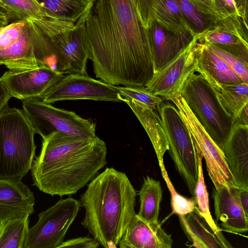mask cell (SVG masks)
Instances as JSON below:
<instances>
[{"mask_svg":"<svg viewBox=\"0 0 248 248\" xmlns=\"http://www.w3.org/2000/svg\"><path fill=\"white\" fill-rule=\"evenodd\" d=\"M85 4L90 9L95 0H79Z\"/></svg>","mask_w":248,"mask_h":248,"instance_id":"obj_42","label":"cell"},{"mask_svg":"<svg viewBox=\"0 0 248 248\" xmlns=\"http://www.w3.org/2000/svg\"><path fill=\"white\" fill-rule=\"evenodd\" d=\"M137 193L126 174L107 168L80 196L85 209L81 224L105 248H117L135 215Z\"/></svg>","mask_w":248,"mask_h":248,"instance_id":"obj_3","label":"cell"},{"mask_svg":"<svg viewBox=\"0 0 248 248\" xmlns=\"http://www.w3.org/2000/svg\"><path fill=\"white\" fill-rule=\"evenodd\" d=\"M52 17L72 24L84 15L89 8L79 0H37Z\"/></svg>","mask_w":248,"mask_h":248,"instance_id":"obj_27","label":"cell"},{"mask_svg":"<svg viewBox=\"0 0 248 248\" xmlns=\"http://www.w3.org/2000/svg\"><path fill=\"white\" fill-rule=\"evenodd\" d=\"M79 20L96 78L113 85L145 87L155 71L148 30L136 0H95Z\"/></svg>","mask_w":248,"mask_h":248,"instance_id":"obj_1","label":"cell"},{"mask_svg":"<svg viewBox=\"0 0 248 248\" xmlns=\"http://www.w3.org/2000/svg\"><path fill=\"white\" fill-rule=\"evenodd\" d=\"M120 95L128 100H135L147 105L153 109H157L163 99L143 87L118 86Z\"/></svg>","mask_w":248,"mask_h":248,"instance_id":"obj_33","label":"cell"},{"mask_svg":"<svg viewBox=\"0 0 248 248\" xmlns=\"http://www.w3.org/2000/svg\"><path fill=\"white\" fill-rule=\"evenodd\" d=\"M64 75L43 96L41 100L48 104L59 101L92 100L123 102L118 86L80 74Z\"/></svg>","mask_w":248,"mask_h":248,"instance_id":"obj_11","label":"cell"},{"mask_svg":"<svg viewBox=\"0 0 248 248\" xmlns=\"http://www.w3.org/2000/svg\"><path fill=\"white\" fill-rule=\"evenodd\" d=\"M157 110L168 140L170 156L194 197L198 177V161L191 134L176 106L162 102Z\"/></svg>","mask_w":248,"mask_h":248,"instance_id":"obj_6","label":"cell"},{"mask_svg":"<svg viewBox=\"0 0 248 248\" xmlns=\"http://www.w3.org/2000/svg\"><path fill=\"white\" fill-rule=\"evenodd\" d=\"M245 213L248 217V190L238 187H232Z\"/></svg>","mask_w":248,"mask_h":248,"instance_id":"obj_37","label":"cell"},{"mask_svg":"<svg viewBox=\"0 0 248 248\" xmlns=\"http://www.w3.org/2000/svg\"><path fill=\"white\" fill-rule=\"evenodd\" d=\"M232 188L222 186L213 189L216 219L221 221L222 226L228 232H245L248 230V217Z\"/></svg>","mask_w":248,"mask_h":248,"instance_id":"obj_19","label":"cell"},{"mask_svg":"<svg viewBox=\"0 0 248 248\" xmlns=\"http://www.w3.org/2000/svg\"><path fill=\"white\" fill-rule=\"evenodd\" d=\"M80 207L79 201L69 197L40 213L36 223L29 228L24 248H59Z\"/></svg>","mask_w":248,"mask_h":248,"instance_id":"obj_9","label":"cell"},{"mask_svg":"<svg viewBox=\"0 0 248 248\" xmlns=\"http://www.w3.org/2000/svg\"><path fill=\"white\" fill-rule=\"evenodd\" d=\"M0 10L7 14L9 18L13 17L17 18L13 10L2 0H0Z\"/></svg>","mask_w":248,"mask_h":248,"instance_id":"obj_39","label":"cell"},{"mask_svg":"<svg viewBox=\"0 0 248 248\" xmlns=\"http://www.w3.org/2000/svg\"><path fill=\"white\" fill-rule=\"evenodd\" d=\"M181 95L191 111L221 149L234 123L220 102L213 87L201 74L193 72Z\"/></svg>","mask_w":248,"mask_h":248,"instance_id":"obj_5","label":"cell"},{"mask_svg":"<svg viewBox=\"0 0 248 248\" xmlns=\"http://www.w3.org/2000/svg\"><path fill=\"white\" fill-rule=\"evenodd\" d=\"M196 152L198 161V177L194 196L196 206L212 228L216 232H221V230L215 222L210 211L208 194L205 185L202 167V157L198 151L196 150Z\"/></svg>","mask_w":248,"mask_h":248,"instance_id":"obj_29","label":"cell"},{"mask_svg":"<svg viewBox=\"0 0 248 248\" xmlns=\"http://www.w3.org/2000/svg\"><path fill=\"white\" fill-rule=\"evenodd\" d=\"M204 42L213 44L235 56L248 65V42L236 35L217 29L202 33Z\"/></svg>","mask_w":248,"mask_h":248,"instance_id":"obj_26","label":"cell"},{"mask_svg":"<svg viewBox=\"0 0 248 248\" xmlns=\"http://www.w3.org/2000/svg\"><path fill=\"white\" fill-rule=\"evenodd\" d=\"M148 30L155 73L159 71L176 57L194 36L189 33H172L165 30L156 22H153Z\"/></svg>","mask_w":248,"mask_h":248,"instance_id":"obj_17","label":"cell"},{"mask_svg":"<svg viewBox=\"0 0 248 248\" xmlns=\"http://www.w3.org/2000/svg\"><path fill=\"white\" fill-rule=\"evenodd\" d=\"M29 217L0 222V248H24L29 230Z\"/></svg>","mask_w":248,"mask_h":248,"instance_id":"obj_28","label":"cell"},{"mask_svg":"<svg viewBox=\"0 0 248 248\" xmlns=\"http://www.w3.org/2000/svg\"><path fill=\"white\" fill-rule=\"evenodd\" d=\"M22 71L40 66L31 22L21 19L0 27V66Z\"/></svg>","mask_w":248,"mask_h":248,"instance_id":"obj_10","label":"cell"},{"mask_svg":"<svg viewBox=\"0 0 248 248\" xmlns=\"http://www.w3.org/2000/svg\"><path fill=\"white\" fill-rule=\"evenodd\" d=\"M9 19L7 14L0 10V27L8 25Z\"/></svg>","mask_w":248,"mask_h":248,"instance_id":"obj_40","label":"cell"},{"mask_svg":"<svg viewBox=\"0 0 248 248\" xmlns=\"http://www.w3.org/2000/svg\"><path fill=\"white\" fill-rule=\"evenodd\" d=\"M173 241L160 223L149 224L135 214L119 242L120 248H171Z\"/></svg>","mask_w":248,"mask_h":248,"instance_id":"obj_18","label":"cell"},{"mask_svg":"<svg viewBox=\"0 0 248 248\" xmlns=\"http://www.w3.org/2000/svg\"><path fill=\"white\" fill-rule=\"evenodd\" d=\"M2 0L13 10L19 20L53 18L37 0Z\"/></svg>","mask_w":248,"mask_h":248,"instance_id":"obj_30","label":"cell"},{"mask_svg":"<svg viewBox=\"0 0 248 248\" xmlns=\"http://www.w3.org/2000/svg\"><path fill=\"white\" fill-rule=\"evenodd\" d=\"M162 176L171 195V205L173 213L178 216H185L193 211L196 206L195 198H186L176 192L165 169L164 162L158 163Z\"/></svg>","mask_w":248,"mask_h":248,"instance_id":"obj_32","label":"cell"},{"mask_svg":"<svg viewBox=\"0 0 248 248\" xmlns=\"http://www.w3.org/2000/svg\"><path fill=\"white\" fill-rule=\"evenodd\" d=\"M33 193L21 179H0V223L34 212Z\"/></svg>","mask_w":248,"mask_h":248,"instance_id":"obj_16","label":"cell"},{"mask_svg":"<svg viewBox=\"0 0 248 248\" xmlns=\"http://www.w3.org/2000/svg\"><path fill=\"white\" fill-rule=\"evenodd\" d=\"M204 43L209 49L226 63L235 74L244 82L248 83V65L232 54L213 44Z\"/></svg>","mask_w":248,"mask_h":248,"instance_id":"obj_34","label":"cell"},{"mask_svg":"<svg viewBox=\"0 0 248 248\" xmlns=\"http://www.w3.org/2000/svg\"><path fill=\"white\" fill-rule=\"evenodd\" d=\"M99 242L94 238L89 237L88 236L81 237L66 241H63L59 247L60 248H97L99 247Z\"/></svg>","mask_w":248,"mask_h":248,"instance_id":"obj_36","label":"cell"},{"mask_svg":"<svg viewBox=\"0 0 248 248\" xmlns=\"http://www.w3.org/2000/svg\"><path fill=\"white\" fill-rule=\"evenodd\" d=\"M35 134L23 110L8 106L0 113V179H21L31 170Z\"/></svg>","mask_w":248,"mask_h":248,"instance_id":"obj_4","label":"cell"},{"mask_svg":"<svg viewBox=\"0 0 248 248\" xmlns=\"http://www.w3.org/2000/svg\"><path fill=\"white\" fill-rule=\"evenodd\" d=\"M236 6L242 16L244 15L245 7L247 5V0H235Z\"/></svg>","mask_w":248,"mask_h":248,"instance_id":"obj_41","label":"cell"},{"mask_svg":"<svg viewBox=\"0 0 248 248\" xmlns=\"http://www.w3.org/2000/svg\"><path fill=\"white\" fill-rule=\"evenodd\" d=\"M182 227L192 246L202 248H232L222 232H216L210 226L197 206L189 213L179 216Z\"/></svg>","mask_w":248,"mask_h":248,"instance_id":"obj_20","label":"cell"},{"mask_svg":"<svg viewBox=\"0 0 248 248\" xmlns=\"http://www.w3.org/2000/svg\"></svg>","mask_w":248,"mask_h":248,"instance_id":"obj_43","label":"cell"},{"mask_svg":"<svg viewBox=\"0 0 248 248\" xmlns=\"http://www.w3.org/2000/svg\"><path fill=\"white\" fill-rule=\"evenodd\" d=\"M181 12L200 31L206 30V19L189 0H175Z\"/></svg>","mask_w":248,"mask_h":248,"instance_id":"obj_35","label":"cell"},{"mask_svg":"<svg viewBox=\"0 0 248 248\" xmlns=\"http://www.w3.org/2000/svg\"><path fill=\"white\" fill-rule=\"evenodd\" d=\"M136 5L141 24L147 30L156 22L175 34L197 33L175 0H136Z\"/></svg>","mask_w":248,"mask_h":248,"instance_id":"obj_14","label":"cell"},{"mask_svg":"<svg viewBox=\"0 0 248 248\" xmlns=\"http://www.w3.org/2000/svg\"><path fill=\"white\" fill-rule=\"evenodd\" d=\"M64 75L46 66L22 71L5 72L1 77L12 97L24 100L41 99Z\"/></svg>","mask_w":248,"mask_h":248,"instance_id":"obj_13","label":"cell"},{"mask_svg":"<svg viewBox=\"0 0 248 248\" xmlns=\"http://www.w3.org/2000/svg\"><path fill=\"white\" fill-rule=\"evenodd\" d=\"M12 97L7 88L0 78V113L8 106V102Z\"/></svg>","mask_w":248,"mask_h":248,"instance_id":"obj_38","label":"cell"},{"mask_svg":"<svg viewBox=\"0 0 248 248\" xmlns=\"http://www.w3.org/2000/svg\"><path fill=\"white\" fill-rule=\"evenodd\" d=\"M221 149L237 186L248 190V124L234 123Z\"/></svg>","mask_w":248,"mask_h":248,"instance_id":"obj_15","label":"cell"},{"mask_svg":"<svg viewBox=\"0 0 248 248\" xmlns=\"http://www.w3.org/2000/svg\"><path fill=\"white\" fill-rule=\"evenodd\" d=\"M209 83L215 90L224 109L235 122L244 108L248 107V83Z\"/></svg>","mask_w":248,"mask_h":248,"instance_id":"obj_24","label":"cell"},{"mask_svg":"<svg viewBox=\"0 0 248 248\" xmlns=\"http://www.w3.org/2000/svg\"><path fill=\"white\" fill-rule=\"evenodd\" d=\"M171 101L189 130L196 150L205 160L207 172L215 188L217 189L222 186L228 188L238 187L222 149L195 116L182 95L176 96Z\"/></svg>","mask_w":248,"mask_h":248,"instance_id":"obj_8","label":"cell"},{"mask_svg":"<svg viewBox=\"0 0 248 248\" xmlns=\"http://www.w3.org/2000/svg\"><path fill=\"white\" fill-rule=\"evenodd\" d=\"M139 195L140 208L137 215L149 224L159 223L160 205L162 199L160 182L147 176Z\"/></svg>","mask_w":248,"mask_h":248,"instance_id":"obj_25","label":"cell"},{"mask_svg":"<svg viewBox=\"0 0 248 248\" xmlns=\"http://www.w3.org/2000/svg\"><path fill=\"white\" fill-rule=\"evenodd\" d=\"M135 113L147 133L156 155L158 163L163 161V157L169 149L168 140L160 118L154 109L135 100L123 98Z\"/></svg>","mask_w":248,"mask_h":248,"instance_id":"obj_23","label":"cell"},{"mask_svg":"<svg viewBox=\"0 0 248 248\" xmlns=\"http://www.w3.org/2000/svg\"><path fill=\"white\" fill-rule=\"evenodd\" d=\"M206 18L216 24H222L236 18L218 0H189Z\"/></svg>","mask_w":248,"mask_h":248,"instance_id":"obj_31","label":"cell"},{"mask_svg":"<svg viewBox=\"0 0 248 248\" xmlns=\"http://www.w3.org/2000/svg\"><path fill=\"white\" fill-rule=\"evenodd\" d=\"M196 60L195 72L209 83L235 84L244 82L204 42H198L197 44Z\"/></svg>","mask_w":248,"mask_h":248,"instance_id":"obj_22","label":"cell"},{"mask_svg":"<svg viewBox=\"0 0 248 248\" xmlns=\"http://www.w3.org/2000/svg\"><path fill=\"white\" fill-rule=\"evenodd\" d=\"M22 101L23 112L35 133L42 138L54 131L85 139L97 137L95 124L73 111L56 108L40 99Z\"/></svg>","mask_w":248,"mask_h":248,"instance_id":"obj_7","label":"cell"},{"mask_svg":"<svg viewBox=\"0 0 248 248\" xmlns=\"http://www.w3.org/2000/svg\"><path fill=\"white\" fill-rule=\"evenodd\" d=\"M49 38L62 51L69 64L70 68L67 74L88 75L86 65L88 57L84 45L81 23L79 19L76 23V28L74 30Z\"/></svg>","mask_w":248,"mask_h":248,"instance_id":"obj_21","label":"cell"},{"mask_svg":"<svg viewBox=\"0 0 248 248\" xmlns=\"http://www.w3.org/2000/svg\"><path fill=\"white\" fill-rule=\"evenodd\" d=\"M202 33H197L188 45L159 71L145 87L154 94L171 101L181 94L187 78L195 72L197 44Z\"/></svg>","mask_w":248,"mask_h":248,"instance_id":"obj_12","label":"cell"},{"mask_svg":"<svg viewBox=\"0 0 248 248\" xmlns=\"http://www.w3.org/2000/svg\"><path fill=\"white\" fill-rule=\"evenodd\" d=\"M42 139L31 170L33 185L46 194H75L107 163L106 144L98 137L85 139L54 131Z\"/></svg>","mask_w":248,"mask_h":248,"instance_id":"obj_2","label":"cell"}]
</instances>
